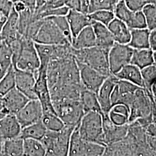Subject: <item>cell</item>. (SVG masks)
<instances>
[{
  "label": "cell",
  "mask_w": 156,
  "mask_h": 156,
  "mask_svg": "<svg viewBox=\"0 0 156 156\" xmlns=\"http://www.w3.org/2000/svg\"><path fill=\"white\" fill-rule=\"evenodd\" d=\"M140 88L141 87L129 82L119 79L112 93V106L113 107L118 104H122L129 108L135 92Z\"/></svg>",
  "instance_id": "cell-10"
},
{
  "label": "cell",
  "mask_w": 156,
  "mask_h": 156,
  "mask_svg": "<svg viewBox=\"0 0 156 156\" xmlns=\"http://www.w3.org/2000/svg\"><path fill=\"white\" fill-rule=\"evenodd\" d=\"M2 38H1V35H0V45H1V42H2Z\"/></svg>",
  "instance_id": "cell-60"
},
{
  "label": "cell",
  "mask_w": 156,
  "mask_h": 156,
  "mask_svg": "<svg viewBox=\"0 0 156 156\" xmlns=\"http://www.w3.org/2000/svg\"><path fill=\"white\" fill-rule=\"evenodd\" d=\"M44 22V19H34L29 24L26 29L25 33L23 37L33 40L35 36L38 33L39 29L41 28Z\"/></svg>",
  "instance_id": "cell-44"
},
{
  "label": "cell",
  "mask_w": 156,
  "mask_h": 156,
  "mask_svg": "<svg viewBox=\"0 0 156 156\" xmlns=\"http://www.w3.org/2000/svg\"><path fill=\"white\" fill-rule=\"evenodd\" d=\"M45 156H57L56 155H55V154H53V153H51V152H50V151H47V152H46V155Z\"/></svg>",
  "instance_id": "cell-57"
},
{
  "label": "cell",
  "mask_w": 156,
  "mask_h": 156,
  "mask_svg": "<svg viewBox=\"0 0 156 156\" xmlns=\"http://www.w3.org/2000/svg\"><path fill=\"white\" fill-rule=\"evenodd\" d=\"M80 81L85 89L97 94L101 86L108 76H106L83 64L78 62Z\"/></svg>",
  "instance_id": "cell-13"
},
{
  "label": "cell",
  "mask_w": 156,
  "mask_h": 156,
  "mask_svg": "<svg viewBox=\"0 0 156 156\" xmlns=\"http://www.w3.org/2000/svg\"><path fill=\"white\" fill-rule=\"evenodd\" d=\"M141 74L145 89L151 92V87L156 80V62L141 69Z\"/></svg>",
  "instance_id": "cell-40"
},
{
  "label": "cell",
  "mask_w": 156,
  "mask_h": 156,
  "mask_svg": "<svg viewBox=\"0 0 156 156\" xmlns=\"http://www.w3.org/2000/svg\"><path fill=\"white\" fill-rule=\"evenodd\" d=\"M6 72V71L0 68V81L2 79V78H3V76H4V75L5 74Z\"/></svg>",
  "instance_id": "cell-55"
},
{
  "label": "cell",
  "mask_w": 156,
  "mask_h": 156,
  "mask_svg": "<svg viewBox=\"0 0 156 156\" xmlns=\"http://www.w3.org/2000/svg\"><path fill=\"white\" fill-rule=\"evenodd\" d=\"M153 56H154V62H156V51H153Z\"/></svg>",
  "instance_id": "cell-58"
},
{
  "label": "cell",
  "mask_w": 156,
  "mask_h": 156,
  "mask_svg": "<svg viewBox=\"0 0 156 156\" xmlns=\"http://www.w3.org/2000/svg\"><path fill=\"white\" fill-rule=\"evenodd\" d=\"M118 80L115 75H110L106 78L97 94L103 115H108L112 108L111 100L112 93Z\"/></svg>",
  "instance_id": "cell-16"
},
{
  "label": "cell",
  "mask_w": 156,
  "mask_h": 156,
  "mask_svg": "<svg viewBox=\"0 0 156 156\" xmlns=\"http://www.w3.org/2000/svg\"><path fill=\"white\" fill-rule=\"evenodd\" d=\"M70 0H47L45 4L39 8L35 9L37 12L42 11L44 10L61 8L67 6Z\"/></svg>",
  "instance_id": "cell-45"
},
{
  "label": "cell",
  "mask_w": 156,
  "mask_h": 156,
  "mask_svg": "<svg viewBox=\"0 0 156 156\" xmlns=\"http://www.w3.org/2000/svg\"><path fill=\"white\" fill-rule=\"evenodd\" d=\"M16 88L25 95L29 100L37 99L35 93L36 77L30 72L20 70L15 68Z\"/></svg>",
  "instance_id": "cell-15"
},
{
  "label": "cell",
  "mask_w": 156,
  "mask_h": 156,
  "mask_svg": "<svg viewBox=\"0 0 156 156\" xmlns=\"http://www.w3.org/2000/svg\"><path fill=\"white\" fill-rule=\"evenodd\" d=\"M150 33L147 28L131 30V39L128 45L134 49L151 48Z\"/></svg>",
  "instance_id": "cell-25"
},
{
  "label": "cell",
  "mask_w": 156,
  "mask_h": 156,
  "mask_svg": "<svg viewBox=\"0 0 156 156\" xmlns=\"http://www.w3.org/2000/svg\"><path fill=\"white\" fill-rule=\"evenodd\" d=\"M19 13L13 8L0 33L2 41L9 44L21 36L18 33Z\"/></svg>",
  "instance_id": "cell-21"
},
{
  "label": "cell",
  "mask_w": 156,
  "mask_h": 156,
  "mask_svg": "<svg viewBox=\"0 0 156 156\" xmlns=\"http://www.w3.org/2000/svg\"><path fill=\"white\" fill-rule=\"evenodd\" d=\"M91 25L94 31L96 46L109 51L115 44V41L108 26L94 21H92Z\"/></svg>",
  "instance_id": "cell-19"
},
{
  "label": "cell",
  "mask_w": 156,
  "mask_h": 156,
  "mask_svg": "<svg viewBox=\"0 0 156 156\" xmlns=\"http://www.w3.org/2000/svg\"><path fill=\"white\" fill-rule=\"evenodd\" d=\"M35 93L39 100L44 113H56L53 105L47 80V71L39 70L35 85Z\"/></svg>",
  "instance_id": "cell-11"
},
{
  "label": "cell",
  "mask_w": 156,
  "mask_h": 156,
  "mask_svg": "<svg viewBox=\"0 0 156 156\" xmlns=\"http://www.w3.org/2000/svg\"><path fill=\"white\" fill-rule=\"evenodd\" d=\"M127 26L130 30L147 28L146 19L142 11L134 12L133 16Z\"/></svg>",
  "instance_id": "cell-43"
},
{
  "label": "cell",
  "mask_w": 156,
  "mask_h": 156,
  "mask_svg": "<svg viewBox=\"0 0 156 156\" xmlns=\"http://www.w3.org/2000/svg\"><path fill=\"white\" fill-rule=\"evenodd\" d=\"M49 18L56 24V26L64 36V37L68 41V42L71 44L73 36L66 16L51 17Z\"/></svg>",
  "instance_id": "cell-41"
},
{
  "label": "cell",
  "mask_w": 156,
  "mask_h": 156,
  "mask_svg": "<svg viewBox=\"0 0 156 156\" xmlns=\"http://www.w3.org/2000/svg\"><path fill=\"white\" fill-rule=\"evenodd\" d=\"M12 64V53L9 46L2 41L0 45V68L7 71Z\"/></svg>",
  "instance_id": "cell-37"
},
{
  "label": "cell",
  "mask_w": 156,
  "mask_h": 156,
  "mask_svg": "<svg viewBox=\"0 0 156 156\" xmlns=\"http://www.w3.org/2000/svg\"><path fill=\"white\" fill-rule=\"evenodd\" d=\"M22 129L15 115L7 114L0 119V131L5 140L20 137Z\"/></svg>",
  "instance_id": "cell-18"
},
{
  "label": "cell",
  "mask_w": 156,
  "mask_h": 156,
  "mask_svg": "<svg viewBox=\"0 0 156 156\" xmlns=\"http://www.w3.org/2000/svg\"><path fill=\"white\" fill-rule=\"evenodd\" d=\"M44 115L42 105L39 100H30L15 115L22 128L41 121Z\"/></svg>",
  "instance_id": "cell-12"
},
{
  "label": "cell",
  "mask_w": 156,
  "mask_h": 156,
  "mask_svg": "<svg viewBox=\"0 0 156 156\" xmlns=\"http://www.w3.org/2000/svg\"><path fill=\"white\" fill-rule=\"evenodd\" d=\"M34 41L36 44L49 45L71 44L57 27L56 24L49 18L44 19V22Z\"/></svg>",
  "instance_id": "cell-8"
},
{
  "label": "cell",
  "mask_w": 156,
  "mask_h": 156,
  "mask_svg": "<svg viewBox=\"0 0 156 156\" xmlns=\"http://www.w3.org/2000/svg\"><path fill=\"white\" fill-rule=\"evenodd\" d=\"M73 49V55L78 62L86 65L106 76L111 75L108 62L109 51L96 46L80 50Z\"/></svg>",
  "instance_id": "cell-1"
},
{
  "label": "cell",
  "mask_w": 156,
  "mask_h": 156,
  "mask_svg": "<svg viewBox=\"0 0 156 156\" xmlns=\"http://www.w3.org/2000/svg\"><path fill=\"white\" fill-rule=\"evenodd\" d=\"M117 0H90L88 14L102 10L113 11Z\"/></svg>",
  "instance_id": "cell-38"
},
{
  "label": "cell",
  "mask_w": 156,
  "mask_h": 156,
  "mask_svg": "<svg viewBox=\"0 0 156 156\" xmlns=\"http://www.w3.org/2000/svg\"><path fill=\"white\" fill-rule=\"evenodd\" d=\"M1 152H2V146H1V147H0V154H1Z\"/></svg>",
  "instance_id": "cell-61"
},
{
  "label": "cell",
  "mask_w": 156,
  "mask_h": 156,
  "mask_svg": "<svg viewBox=\"0 0 156 156\" xmlns=\"http://www.w3.org/2000/svg\"><path fill=\"white\" fill-rule=\"evenodd\" d=\"M153 50L149 49H134L131 63L142 69L145 67L154 64Z\"/></svg>",
  "instance_id": "cell-26"
},
{
  "label": "cell",
  "mask_w": 156,
  "mask_h": 156,
  "mask_svg": "<svg viewBox=\"0 0 156 156\" xmlns=\"http://www.w3.org/2000/svg\"><path fill=\"white\" fill-rule=\"evenodd\" d=\"M71 46L74 49H87L96 46L94 31L91 25L83 29L77 36L73 38Z\"/></svg>",
  "instance_id": "cell-22"
},
{
  "label": "cell",
  "mask_w": 156,
  "mask_h": 156,
  "mask_svg": "<svg viewBox=\"0 0 156 156\" xmlns=\"http://www.w3.org/2000/svg\"><path fill=\"white\" fill-rule=\"evenodd\" d=\"M41 122L47 130L50 131H60L66 126L56 113H44Z\"/></svg>",
  "instance_id": "cell-34"
},
{
  "label": "cell",
  "mask_w": 156,
  "mask_h": 156,
  "mask_svg": "<svg viewBox=\"0 0 156 156\" xmlns=\"http://www.w3.org/2000/svg\"><path fill=\"white\" fill-rule=\"evenodd\" d=\"M35 9H33L27 7L24 11L19 13L18 22V33L23 36L28 25L35 19L34 13Z\"/></svg>",
  "instance_id": "cell-36"
},
{
  "label": "cell",
  "mask_w": 156,
  "mask_h": 156,
  "mask_svg": "<svg viewBox=\"0 0 156 156\" xmlns=\"http://www.w3.org/2000/svg\"><path fill=\"white\" fill-rule=\"evenodd\" d=\"M146 19L147 28L150 31L156 28V5L148 4L142 10Z\"/></svg>",
  "instance_id": "cell-42"
},
{
  "label": "cell",
  "mask_w": 156,
  "mask_h": 156,
  "mask_svg": "<svg viewBox=\"0 0 156 156\" xmlns=\"http://www.w3.org/2000/svg\"><path fill=\"white\" fill-rule=\"evenodd\" d=\"M35 47L40 60V70H48V64L53 56L55 45L39 44L35 43Z\"/></svg>",
  "instance_id": "cell-32"
},
{
  "label": "cell",
  "mask_w": 156,
  "mask_h": 156,
  "mask_svg": "<svg viewBox=\"0 0 156 156\" xmlns=\"http://www.w3.org/2000/svg\"><path fill=\"white\" fill-rule=\"evenodd\" d=\"M90 19L92 21L100 23L106 26L115 18L113 11L102 10L94 12L88 14Z\"/></svg>",
  "instance_id": "cell-39"
},
{
  "label": "cell",
  "mask_w": 156,
  "mask_h": 156,
  "mask_svg": "<svg viewBox=\"0 0 156 156\" xmlns=\"http://www.w3.org/2000/svg\"><path fill=\"white\" fill-rule=\"evenodd\" d=\"M47 0H37V3H36V8H39L41 6L43 5L45 2H46Z\"/></svg>",
  "instance_id": "cell-54"
},
{
  "label": "cell",
  "mask_w": 156,
  "mask_h": 156,
  "mask_svg": "<svg viewBox=\"0 0 156 156\" xmlns=\"http://www.w3.org/2000/svg\"><path fill=\"white\" fill-rule=\"evenodd\" d=\"M116 43L128 44L131 39V30L123 21L115 18L108 26Z\"/></svg>",
  "instance_id": "cell-23"
},
{
  "label": "cell",
  "mask_w": 156,
  "mask_h": 156,
  "mask_svg": "<svg viewBox=\"0 0 156 156\" xmlns=\"http://www.w3.org/2000/svg\"><path fill=\"white\" fill-rule=\"evenodd\" d=\"M4 141H5V139L4 138L2 135L1 131H0V147H1L2 146Z\"/></svg>",
  "instance_id": "cell-56"
},
{
  "label": "cell",
  "mask_w": 156,
  "mask_h": 156,
  "mask_svg": "<svg viewBox=\"0 0 156 156\" xmlns=\"http://www.w3.org/2000/svg\"><path fill=\"white\" fill-rule=\"evenodd\" d=\"M0 156H9V155H8V154H6L5 153H3V152H1V154H0Z\"/></svg>",
  "instance_id": "cell-59"
},
{
  "label": "cell",
  "mask_w": 156,
  "mask_h": 156,
  "mask_svg": "<svg viewBox=\"0 0 156 156\" xmlns=\"http://www.w3.org/2000/svg\"><path fill=\"white\" fill-rule=\"evenodd\" d=\"M22 48L17 60L15 68L20 70L30 72L37 77L40 67L39 56L35 47V43L32 39L22 36L20 38Z\"/></svg>",
  "instance_id": "cell-5"
},
{
  "label": "cell",
  "mask_w": 156,
  "mask_h": 156,
  "mask_svg": "<svg viewBox=\"0 0 156 156\" xmlns=\"http://www.w3.org/2000/svg\"><path fill=\"white\" fill-rule=\"evenodd\" d=\"M3 102L8 114L16 115L28 102V98L16 88L2 96Z\"/></svg>",
  "instance_id": "cell-17"
},
{
  "label": "cell",
  "mask_w": 156,
  "mask_h": 156,
  "mask_svg": "<svg viewBox=\"0 0 156 156\" xmlns=\"http://www.w3.org/2000/svg\"><path fill=\"white\" fill-rule=\"evenodd\" d=\"M2 152L9 156H24V140L20 137L5 140Z\"/></svg>",
  "instance_id": "cell-30"
},
{
  "label": "cell",
  "mask_w": 156,
  "mask_h": 156,
  "mask_svg": "<svg viewBox=\"0 0 156 156\" xmlns=\"http://www.w3.org/2000/svg\"><path fill=\"white\" fill-rule=\"evenodd\" d=\"M66 17L71 29L73 38L76 37L83 29L91 25L92 23L88 14L73 9H69Z\"/></svg>",
  "instance_id": "cell-20"
},
{
  "label": "cell",
  "mask_w": 156,
  "mask_h": 156,
  "mask_svg": "<svg viewBox=\"0 0 156 156\" xmlns=\"http://www.w3.org/2000/svg\"><path fill=\"white\" fill-rule=\"evenodd\" d=\"M15 88H16L15 73L13 66H12L0 81V95L4 96Z\"/></svg>",
  "instance_id": "cell-33"
},
{
  "label": "cell",
  "mask_w": 156,
  "mask_h": 156,
  "mask_svg": "<svg viewBox=\"0 0 156 156\" xmlns=\"http://www.w3.org/2000/svg\"><path fill=\"white\" fill-rule=\"evenodd\" d=\"M128 8L133 12L141 11L149 3V0H124Z\"/></svg>",
  "instance_id": "cell-47"
},
{
  "label": "cell",
  "mask_w": 156,
  "mask_h": 156,
  "mask_svg": "<svg viewBox=\"0 0 156 156\" xmlns=\"http://www.w3.org/2000/svg\"><path fill=\"white\" fill-rule=\"evenodd\" d=\"M115 16L127 24L133 16L134 12L128 8L124 0H119L113 9Z\"/></svg>",
  "instance_id": "cell-35"
},
{
  "label": "cell",
  "mask_w": 156,
  "mask_h": 156,
  "mask_svg": "<svg viewBox=\"0 0 156 156\" xmlns=\"http://www.w3.org/2000/svg\"><path fill=\"white\" fill-rule=\"evenodd\" d=\"M47 131L45 126L41 121L23 128L20 138L23 140L32 139L41 140L45 136Z\"/></svg>",
  "instance_id": "cell-29"
},
{
  "label": "cell",
  "mask_w": 156,
  "mask_h": 156,
  "mask_svg": "<svg viewBox=\"0 0 156 156\" xmlns=\"http://www.w3.org/2000/svg\"><path fill=\"white\" fill-rule=\"evenodd\" d=\"M134 49L128 44L116 43L109 50L108 62L112 75H116L123 67L131 63Z\"/></svg>",
  "instance_id": "cell-9"
},
{
  "label": "cell",
  "mask_w": 156,
  "mask_h": 156,
  "mask_svg": "<svg viewBox=\"0 0 156 156\" xmlns=\"http://www.w3.org/2000/svg\"><path fill=\"white\" fill-rule=\"evenodd\" d=\"M27 7L26 4L21 0H17L13 2V8L18 13L24 11Z\"/></svg>",
  "instance_id": "cell-48"
},
{
  "label": "cell",
  "mask_w": 156,
  "mask_h": 156,
  "mask_svg": "<svg viewBox=\"0 0 156 156\" xmlns=\"http://www.w3.org/2000/svg\"><path fill=\"white\" fill-rule=\"evenodd\" d=\"M7 114L8 113L6 111L5 106H4L2 96L0 95V119H1Z\"/></svg>",
  "instance_id": "cell-51"
},
{
  "label": "cell",
  "mask_w": 156,
  "mask_h": 156,
  "mask_svg": "<svg viewBox=\"0 0 156 156\" xmlns=\"http://www.w3.org/2000/svg\"><path fill=\"white\" fill-rule=\"evenodd\" d=\"M24 140V156H45L47 151L38 140Z\"/></svg>",
  "instance_id": "cell-31"
},
{
  "label": "cell",
  "mask_w": 156,
  "mask_h": 156,
  "mask_svg": "<svg viewBox=\"0 0 156 156\" xmlns=\"http://www.w3.org/2000/svg\"><path fill=\"white\" fill-rule=\"evenodd\" d=\"M151 93L152 96L156 99V80L151 87Z\"/></svg>",
  "instance_id": "cell-53"
},
{
  "label": "cell",
  "mask_w": 156,
  "mask_h": 156,
  "mask_svg": "<svg viewBox=\"0 0 156 156\" xmlns=\"http://www.w3.org/2000/svg\"><path fill=\"white\" fill-rule=\"evenodd\" d=\"M150 48L153 51L156 50V28L151 30L150 33Z\"/></svg>",
  "instance_id": "cell-49"
},
{
  "label": "cell",
  "mask_w": 156,
  "mask_h": 156,
  "mask_svg": "<svg viewBox=\"0 0 156 156\" xmlns=\"http://www.w3.org/2000/svg\"><path fill=\"white\" fill-rule=\"evenodd\" d=\"M129 110L128 124L140 119L154 117L152 113L151 92L143 88L137 90Z\"/></svg>",
  "instance_id": "cell-6"
},
{
  "label": "cell",
  "mask_w": 156,
  "mask_h": 156,
  "mask_svg": "<svg viewBox=\"0 0 156 156\" xmlns=\"http://www.w3.org/2000/svg\"><path fill=\"white\" fill-rule=\"evenodd\" d=\"M115 76L119 80H124L145 89V86L141 74V69L132 64L123 67Z\"/></svg>",
  "instance_id": "cell-24"
},
{
  "label": "cell",
  "mask_w": 156,
  "mask_h": 156,
  "mask_svg": "<svg viewBox=\"0 0 156 156\" xmlns=\"http://www.w3.org/2000/svg\"><path fill=\"white\" fill-rule=\"evenodd\" d=\"M117 1H119V0H117Z\"/></svg>",
  "instance_id": "cell-62"
},
{
  "label": "cell",
  "mask_w": 156,
  "mask_h": 156,
  "mask_svg": "<svg viewBox=\"0 0 156 156\" xmlns=\"http://www.w3.org/2000/svg\"><path fill=\"white\" fill-rule=\"evenodd\" d=\"M52 103L56 114L66 126L76 127L85 114L80 100L63 99Z\"/></svg>",
  "instance_id": "cell-4"
},
{
  "label": "cell",
  "mask_w": 156,
  "mask_h": 156,
  "mask_svg": "<svg viewBox=\"0 0 156 156\" xmlns=\"http://www.w3.org/2000/svg\"><path fill=\"white\" fill-rule=\"evenodd\" d=\"M76 127L66 126L60 131H47L40 141L46 151L57 156H68L71 137Z\"/></svg>",
  "instance_id": "cell-3"
},
{
  "label": "cell",
  "mask_w": 156,
  "mask_h": 156,
  "mask_svg": "<svg viewBox=\"0 0 156 156\" xmlns=\"http://www.w3.org/2000/svg\"><path fill=\"white\" fill-rule=\"evenodd\" d=\"M80 101L85 113L89 112H95L103 115L96 93L84 89L80 93Z\"/></svg>",
  "instance_id": "cell-27"
},
{
  "label": "cell",
  "mask_w": 156,
  "mask_h": 156,
  "mask_svg": "<svg viewBox=\"0 0 156 156\" xmlns=\"http://www.w3.org/2000/svg\"><path fill=\"white\" fill-rule=\"evenodd\" d=\"M78 126L71 137L68 156H101L106 146L82 139L78 132Z\"/></svg>",
  "instance_id": "cell-7"
},
{
  "label": "cell",
  "mask_w": 156,
  "mask_h": 156,
  "mask_svg": "<svg viewBox=\"0 0 156 156\" xmlns=\"http://www.w3.org/2000/svg\"><path fill=\"white\" fill-rule=\"evenodd\" d=\"M78 129L82 139L106 146L101 113L95 112L86 113L78 124Z\"/></svg>",
  "instance_id": "cell-2"
},
{
  "label": "cell",
  "mask_w": 156,
  "mask_h": 156,
  "mask_svg": "<svg viewBox=\"0 0 156 156\" xmlns=\"http://www.w3.org/2000/svg\"><path fill=\"white\" fill-rule=\"evenodd\" d=\"M22 36H20L19 38L12 41L10 43L8 44L10 47L12 53V64L14 66L17 62V60L19 56L21 48H22V44H21V40L20 38Z\"/></svg>",
  "instance_id": "cell-46"
},
{
  "label": "cell",
  "mask_w": 156,
  "mask_h": 156,
  "mask_svg": "<svg viewBox=\"0 0 156 156\" xmlns=\"http://www.w3.org/2000/svg\"><path fill=\"white\" fill-rule=\"evenodd\" d=\"M9 15L6 13L5 12H4L1 10H0V33L2 31V29L3 28V27L4 26L8 18Z\"/></svg>",
  "instance_id": "cell-50"
},
{
  "label": "cell",
  "mask_w": 156,
  "mask_h": 156,
  "mask_svg": "<svg viewBox=\"0 0 156 156\" xmlns=\"http://www.w3.org/2000/svg\"><path fill=\"white\" fill-rule=\"evenodd\" d=\"M104 142L106 146L116 143L125 139L128 134L129 124L117 126L112 122L108 115H103Z\"/></svg>",
  "instance_id": "cell-14"
},
{
  "label": "cell",
  "mask_w": 156,
  "mask_h": 156,
  "mask_svg": "<svg viewBox=\"0 0 156 156\" xmlns=\"http://www.w3.org/2000/svg\"><path fill=\"white\" fill-rule=\"evenodd\" d=\"M129 110L127 106L118 104L113 106L108 116L112 123L117 126H123L129 123Z\"/></svg>",
  "instance_id": "cell-28"
},
{
  "label": "cell",
  "mask_w": 156,
  "mask_h": 156,
  "mask_svg": "<svg viewBox=\"0 0 156 156\" xmlns=\"http://www.w3.org/2000/svg\"><path fill=\"white\" fill-rule=\"evenodd\" d=\"M101 156H112L111 149L109 146H106L104 153Z\"/></svg>",
  "instance_id": "cell-52"
}]
</instances>
